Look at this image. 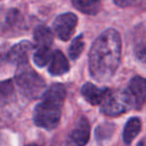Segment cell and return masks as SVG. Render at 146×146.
I'll return each instance as SVG.
<instances>
[{
  "label": "cell",
  "instance_id": "6",
  "mask_svg": "<svg viewBox=\"0 0 146 146\" xmlns=\"http://www.w3.org/2000/svg\"><path fill=\"white\" fill-rule=\"evenodd\" d=\"M78 24V17L74 13L68 12L59 15L53 23L55 33L62 41H69L73 36Z\"/></svg>",
  "mask_w": 146,
  "mask_h": 146
},
{
  "label": "cell",
  "instance_id": "21",
  "mask_svg": "<svg viewBox=\"0 0 146 146\" xmlns=\"http://www.w3.org/2000/svg\"><path fill=\"white\" fill-rule=\"evenodd\" d=\"M6 54H7V50H4V49L0 48V66L4 62H7V60H6Z\"/></svg>",
  "mask_w": 146,
  "mask_h": 146
},
{
  "label": "cell",
  "instance_id": "9",
  "mask_svg": "<svg viewBox=\"0 0 146 146\" xmlns=\"http://www.w3.org/2000/svg\"><path fill=\"white\" fill-rule=\"evenodd\" d=\"M108 90V88H98L92 83H86L81 88V94L90 104L98 106L102 104Z\"/></svg>",
  "mask_w": 146,
  "mask_h": 146
},
{
  "label": "cell",
  "instance_id": "11",
  "mask_svg": "<svg viewBox=\"0 0 146 146\" xmlns=\"http://www.w3.org/2000/svg\"><path fill=\"white\" fill-rule=\"evenodd\" d=\"M141 130V120L139 117H131L125 123L122 132L123 142L129 145L139 134Z\"/></svg>",
  "mask_w": 146,
  "mask_h": 146
},
{
  "label": "cell",
  "instance_id": "5",
  "mask_svg": "<svg viewBox=\"0 0 146 146\" xmlns=\"http://www.w3.org/2000/svg\"><path fill=\"white\" fill-rule=\"evenodd\" d=\"M90 125L88 118L81 116L75 127L69 133L66 139L65 146H86L90 140Z\"/></svg>",
  "mask_w": 146,
  "mask_h": 146
},
{
  "label": "cell",
  "instance_id": "18",
  "mask_svg": "<svg viewBox=\"0 0 146 146\" xmlns=\"http://www.w3.org/2000/svg\"><path fill=\"white\" fill-rule=\"evenodd\" d=\"M85 48V42H84V35L81 34L78 37H76L72 42L71 46L69 48V56L73 61H76L79 59L81 54L83 53Z\"/></svg>",
  "mask_w": 146,
  "mask_h": 146
},
{
  "label": "cell",
  "instance_id": "8",
  "mask_svg": "<svg viewBox=\"0 0 146 146\" xmlns=\"http://www.w3.org/2000/svg\"><path fill=\"white\" fill-rule=\"evenodd\" d=\"M33 50V44L29 41H22L18 44L14 45L12 48L7 50L6 60L12 64H19L28 62L30 52Z\"/></svg>",
  "mask_w": 146,
  "mask_h": 146
},
{
  "label": "cell",
  "instance_id": "1",
  "mask_svg": "<svg viewBox=\"0 0 146 146\" xmlns=\"http://www.w3.org/2000/svg\"><path fill=\"white\" fill-rule=\"evenodd\" d=\"M121 38L114 29L102 32L92 43L88 54L90 74L98 82H108L115 74L121 58Z\"/></svg>",
  "mask_w": 146,
  "mask_h": 146
},
{
  "label": "cell",
  "instance_id": "3",
  "mask_svg": "<svg viewBox=\"0 0 146 146\" xmlns=\"http://www.w3.org/2000/svg\"><path fill=\"white\" fill-rule=\"evenodd\" d=\"M15 82L21 94L30 100L42 98L46 90L44 79L31 68L28 62L17 65Z\"/></svg>",
  "mask_w": 146,
  "mask_h": 146
},
{
  "label": "cell",
  "instance_id": "22",
  "mask_svg": "<svg viewBox=\"0 0 146 146\" xmlns=\"http://www.w3.org/2000/svg\"><path fill=\"white\" fill-rule=\"evenodd\" d=\"M137 146H146V137H144V138L137 144Z\"/></svg>",
  "mask_w": 146,
  "mask_h": 146
},
{
  "label": "cell",
  "instance_id": "7",
  "mask_svg": "<svg viewBox=\"0 0 146 146\" xmlns=\"http://www.w3.org/2000/svg\"><path fill=\"white\" fill-rule=\"evenodd\" d=\"M125 92L128 94L133 108L140 110L146 104V79L140 76L133 77L125 88Z\"/></svg>",
  "mask_w": 146,
  "mask_h": 146
},
{
  "label": "cell",
  "instance_id": "13",
  "mask_svg": "<svg viewBox=\"0 0 146 146\" xmlns=\"http://www.w3.org/2000/svg\"><path fill=\"white\" fill-rule=\"evenodd\" d=\"M34 40L37 47H51L53 44L54 36L52 31L48 27L40 25L34 30Z\"/></svg>",
  "mask_w": 146,
  "mask_h": 146
},
{
  "label": "cell",
  "instance_id": "19",
  "mask_svg": "<svg viewBox=\"0 0 146 146\" xmlns=\"http://www.w3.org/2000/svg\"><path fill=\"white\" fill-rule=\"evenodd\" d=\"M134 54L139 61L146 64V41H141L135 45Z\"/></svg>",
  "mask_w": 146,
  "mask_h": 146
},
{
  "label": "cell",
  "instance_id": "12",
  "mask_svg": "<svg viewBox=\"0 0 146 146\" xmlns=\"http://www.w3.org/2000/svg\"><path fill=\"white\" fill-rule=\"evenodd\" d=\"M74 7L87 15H96L100 11V0H72Z\"/></svg>",
  "mask_w": 146,
  "mask_h": 146
},
{
  "label": "cell",
  "instance_id": "10",
  "mask_svg": "<svg viewBox=\"0 0 146 146\" xmlns=\"http://www.w3.org/2000/svg\"><path fill=\"white\" fill-rule=\"evenodd\" d=\"M49 65V73L54 77H59L67 74L70 71V65L65 55L59 50H56L52 53V57Z\"/></svg>",
  "mask_w": 146,
  "mask_h": 146
},
{
  "label": "cell",
  "instance_id": "17",
  "mask_svg": "<svg viewBox=\"0 0 146 146\" xmlns=\"http://www.w3.org/2000/svg\"><path fill=\"white\" fill-rule=\"evenodd\" d=\"M51 57H52V52H51V47H37L36 52L34 53L33 60L36 66L39 68H43L50 62Z\"/></svg>",
  "mask_w": 146,
  "mask_h": 146
},
{
  "label": "cell",
  "instance_id": "20",
  "mask_svg": "<svg viewBox=\"0 0 146 146\" xmlns=\"http://www.w3.org/2000/svg\"><path fill=\"white\" fill-rule=\"evenodd\" d=\"M134 1L135 0H113L114 4L121 8L128 7V6H130Z\"/></svg>",
  "mask_w": 146,
  "mask_h": 146
},
{
  "label": "cell",
  "instance_id": "16",
  "mask_svg": "<svg viewBox=\"0 0 146 146\" xmlns=\"http://www.w3.org/2000/svg\"><path fill=\"white\" fill-rule=\"evenodd\" d=\"M115 124L111 122H104L100 124L94 129V137L98 142L108 141L110 139L115 131Z\"/></svg>",
  "mask_w": 146,
  "mask_h": 146
},
{
  "label": "cell",
  "instance_id": "2",
  "mask_svg": "<svg viewBox=\"0 0 146 146\" xmlns=\"http://www.w3.org/2000/svg\"><path fill=\"white\" fill-rule=\"evenodd\" d=\"M67 96V90L62 84H54L43 94V102L35 106L33 120L38 127L53 130L61 120L62 108Z\"/></svg>",
  "mask_w": 146,
  "mask_h": 146
},
{
  "label": "cell",
  "instance_id": "4",
  "mask_svg": "<svg viewBox=\"0 0 146 146\" xmlns=\"http://www.w3.org/2000/svg\"><path fill=\"white\" fill-rule=\"evenodd\" d=\"M133 106L126 92H111L108 90L100 104V112L108 116H118L128 111Z\"/></svg>",
  "mask_w": 146,
  "mask_h": 146
},
{
  "label": "cell",
  "instance_id": "15",
  "mask_svg": "<svg viewBox=\"0 0 146 146\" xmlns=\"http://www.w3.org/2000/svg\"><path fill=\"white\" fill-rule=\"evenodd\" d=\"M23 24V17L20 12L16 9H11L6 16L5 21V31L12 32V31H19Z\"/></svg>",
  "mask_w": 146,
  "mask_h": 146
},
{
  "label": "cell",
  "instance_id": "14",
  "mask_svg": "<svg viewBox=\"0 0 146 146\" xmlns=\"http://www.w3.org/2000/svg\"><path fill=\"white\" fill-rule=\"evenodd\" d=\"M15 94V88L12 80L0 82V108L5 106L12 100Z\"/></svg>",
  "mask_w": 146,
  "mask_h": 146
}]
</instances>
